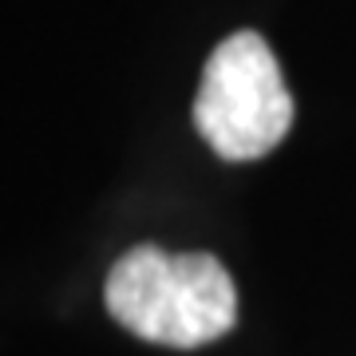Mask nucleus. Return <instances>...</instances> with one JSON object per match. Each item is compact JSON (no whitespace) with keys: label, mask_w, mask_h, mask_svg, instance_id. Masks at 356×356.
Instances as JSON below:
<instances>
[{"label":"nucleus","mask_w":356,"mask_h":356,"mask_svg":"<svg viewBox=\"0 0 356 356\" xmlns=\"http://www.w3.org/2000/svg\"><path fill=\"white\" fill-rule=\"evenodd\" d=\"M103 301L127 332L163 348H202L238 325V289L214 254L135 245L111 266Z\"/></svg>","instance_id":"1"},{"label":"nucleus","mask_w":356,"mask_h":356,"mask_svg":"<svg viewBox=\"0 0 356 356\" xmlns=\"http://www.w3.org/2000/svg\"><path fill=\"white\" fill-rule=\"evenodd\" d=\"M194 127L226 163L261 159L289 135L293 95L257 32H234L210 51L194 95Z\"/></svg>","instance_id":"2"}]
</instances>
